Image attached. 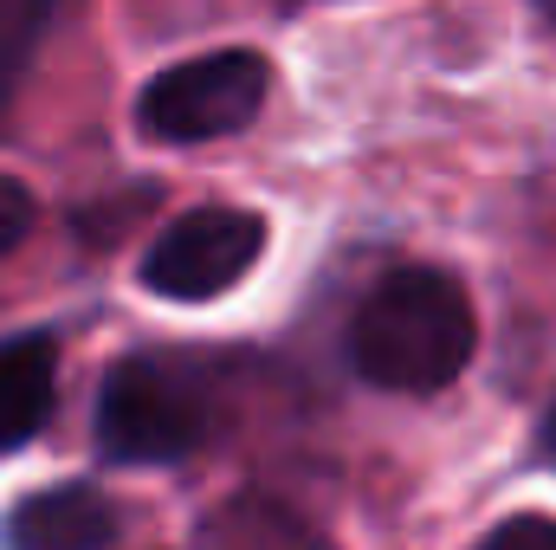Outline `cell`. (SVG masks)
I'll return each mask as SVG.
<instances>
[{
	"mask_svg": "<svg viewBox=\"0 0 556 550\" xmlns=\"http://www.w3.org/2000/svg\"><path fill=\"white\" fill-rule=\"evenodd\" d=\"M52 383H59V350L52 337L26 330L0 343V453L33 440L52 414Z\"/></svg>",
	"mask_w": 556,
	"mask_h": 550,
	"instance_id": "6",
	"label": "cell"
},
{
	"mask_svg": "<svg viewBox=\"0 0 556 550\" xmlns=\"http://www.w3.org/2000/svg\"><path fill=\"white\" fill-rule=\"evenodd\" d=\"M117 512L91 486H46L0 525V550H111Z\"/></svg>",
	"mask_w": 556,
	"mask_h": 550,
	"instance_id": "5",
	"label": "cell"
},
{
	"mask_svg": "<svg viewBox=\"0 0 556 550\" xmlns=\"http://www.w3.org/2000/svg\"><path fill=\"white\" fill-rule=\"evenodd\" d=\"M273 85V65L260 52H207L188 65H168L142 85L137 124L155 142H214L260 117Z\"/></svg>",
	"mask_w": 556,
	"mask_h": 550,
	"instance_id": "3",
	"label": "cell"
},
{
	"mask_svg": "<svg viewBox=\"0 0 556 550\" xmlns=\"http://www.w3.org/2000/svg\"><path fill=\"white\" fill-rule=\"evenodd\" d=\"M260 253H266V221L260 214H247V208H194L142 253V285L155 298L201 304V298H220L227 285H240Z\"/></svg>",
	"mask_w": 556,
	"mask_h": 550,
	"instance_id": "4",
	"label": "cell"
},
{
	"mask_svg": "<svg viewBox=\"0 0 556 550\" xmlns=\"http://www.w3.org/2000/svg\"><path fill=\"white\" fill-rule=\"evenodd\" d=\"M544 7H551V13H556V0H544Z\"/></svg>",
	"mask_w": 556,
	"mask_h": 550,
	"instance_id": "12",
	"label": "cell"
},
{
	"mask_svg": "<svg viewBox=\"0 0 556 550\" xmlns=\"http://www.w3.org/2000/svg\"><path fill=\"white\" fill-rule=\"evenodd\" d=\"M59 0H0V124L13 111V91L33 65V46L46 39V20H52Z\"/></svg>",
	"mask_w": 556,
	"mask_h": 550,
	"instance_id": "8",
	"label": "cell"
},
{
	"mask_svg": "<svg viewBox=\"0 0 556 550\" xmlns=\"http://www.w3.org/2000/svg\"><path fill=\"white\" fill-rule=\"evenodd\" d=\"M479 550H556V518H544V512H518V518H505Z\"/></svg>",
	"mask_w": 556,
	"mask_h": 550,
	"instance_id": "9",
	"label": "cell"
},
{
	"mask_svg": "<svg viewBox=\"0 0 556 550\" xmlns=\"http://www.w3.org/2000/svg\"><path fill=\"white\" fill-rule=\"evenodd\" d=\"M472 304L466 291L433 266L389 273L350 324V363L363 383L395 396H433L472 363Z\"/></svg>",
	"mask_w": 556,
	"mask_h": 550,
	"instance_id": "1",
	"label": "cell"
},
{
	"mask_svg": "<svg viewBox=\"0 0 556 550\" xmlns=\"http://www.w3.org/2000/svg\"><path fill=\"white\" fill-rule=\"evenodd\" d=\"M194 550H324V538L273 499H233L194 532Z\"/></svg>",
	"mask_w": 556,
	"mask_h": 550,
	"instance_id": "7",
	"label": "cell"
},
{
	"mask_svg": "<svg viewBox=\"0 0 556 550\" xmlns=\"http://www.w3.org/2000/svg\"><path fill=\"white\" fill-rule=\"evenodd\" d=\"M207 434V409H201V389L155 363V357H130L104 376V396H98V447L104 460L117 466H168L181 453H194Z\"/></svg>",
	"mask_w": 556,
	"mask_h": 550,
	"instance_id": "2",
	"label": "cell"
},
{
	"mask_svg": "<svg viewBox=\"0 0 556 550\" xmlns=\"http://www.w3.org/2000/svg\"><path fill=\"white\" fill-rule=\"evenodd\" d=\"M544 453H551V466H556V409H551V421H544Z\"/></svg>",
	"mask_w": 556,
	"mask_h": 550,
	"instance_id": "11",
	"label": "cell"
},
{
	"mask_svg": "<svg viewBox=\"0 0 556 550\" xmlns=\"http://www.w3.org/2000/svg\"><path fill=\"white\" fill-rule=\"evenodd\" d=\"M26 227H33V195H26L13 175H0V253H7V247H20V240H26Z\"/></svg>",
	"mask_w": 556,
	"mask_h": 550,
	"instance_id": "10",
	"label": "cell"
}]
</instances>
